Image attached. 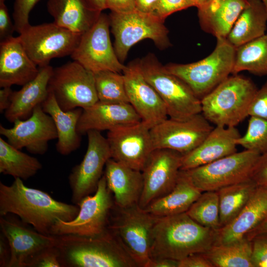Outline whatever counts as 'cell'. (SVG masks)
Returning a JSON list of instances; mask_svg holds the SVG:
<instances>
[{"label":"cell","mask_w":267,"mask_h":267,"mask_svg":"<svg viewBox=\"0 0 267 267\" xmlns=\"http://www.w3.org/2000/svg\"><path fill=\"white\" fill-rule=\"evenodd\" d=\"M79 207L57 201L41 190L28 187L19 178L10 185L0 182V215H17L23 222L32 225L36 230L50 234L59 220H74Z\"/></svg>","instance_id":"6da1fadb"},{"label":"cell","mask_w":267,"mask_h":267,"mask_svg":"<svg viewBox=\"0 0 267 267\" xmlns=\"http://www.w3.org/2000/svg\"><path fill=\"white\" fill-rule=\"evenodd\" d=\"M217 230L204 227L186 213L159 217L154 227L150 259L179 261L195 253H204L216 244Z\"/></svg>","instance_id":"7a4b0ae2"},{"label":"cell","mask_w":267,"mask_h":267,"mask_svg":"<svg viewBox=\"0 0 267 267\" xmlns=\"http://www.w3.org/2000/svg\"><path fill=\"white\" fill-rule=\"evenodd\" d=\"M55 246L62 267H137L109 228L95 236L56 235Z\"/></svg>","instance_id":"3957f363"},{"label":"cell","mask_w":267,"mask_h":267,"mask_svg":"<svg viewBox=\"0 0 267 267\" xmlns=\"http://www.w3.org/2000/svg\"><path fill=\"white\" fill-rule=\"evenodd\" d=\"M258 89L248 78L229 76L201 99V113L216 126L236 127L249 116Z\"/></svg>","instance_id":"277c9868"},{"label":"cell","mask_w":267,"mask_h":267,"mask_svg":"<svg viewBox=\"0 0 267 267\" xmlns=\"http://www.w3.org/2000/svg\"><path fill=\"white\" fill-rule=\"evenodd\" d=\"M235 52L236 48L226 39L217 38L214 50L202 60L164 67L185 82L201 100L232 74Z\"/></svg>","instance_id":"5b68a950"},{"label":"cell","mask_w":267,"mask_h":267,"mask_svg":"<svg viewBox=\"0 0 267 267\" xmlns=\"http://www.w3.org/2000/svg\"><path fill=\"white\" fill-rule=\"evenodd\" d=\"M159 217L138 203L121 207L114 203L108 228L117 235L137 267H146L150 260L153 232Z\"/></svg>","instance_id":"8992f818"},{"label":"cell","mask_w":267,"mask_h":267,"mask_svg":"<svg viewBox=\"0 0 267 267\" xmlns=\"http://www.w3.org/2000/svg\"><path fill=\"white\" fill-rule=\"evenodd\" d=\"M142 72L164 101L169 118L184 120L201 113V100L189 87L167 71L153 54L139 61Z\"/></svg>","instance_id":"52a82bcc"},{"label":"cell","mask_w":267,"mask_h":267,"mask_svg":"<svg viewBox=\"0 0 267 267\" xmlns=\"http://www.w3.org/2000/svg\"><path fill=\"white\" fill-rule=\"evenodd\" d=\"M111 32L115 37L114 50L123 62L134 44L145 39L152 40L160 48L170 45L169 31L164 20L137 9L126 12L111 11L109 15Z\"/></svg>","instance_id":"ba28073f"},{"label":"cell","mask_w":267,"mask_h":267,"mask_svg":"<svg viewBox=\"0 0 267 267\" xmlns=\"http://www.w3.org/2000/svg\"><path fill=\"white\" fill-rule=\"evenodd\" d=\"M114 203L113 194L107 186L103 174L93 195L85 197L79 203L80 209L77 216L71 221H57L51 228L50 234L89 237L100 235L109 228Z\"/></svg>","instance_id":"9c48e42d"},{"label":"cell","mask_w":267,"mask_h":267,"mask_svg":"<svg viewBox=\"0 0 267 267\" xmlns=\"http://www.w3.org/2000/svg\"><path fill=\"white\" fill-rule=\"evenodd\" d=\"M48 90L64 111L85 109L98 101L94 73L74 60L53 68Z\"/></svg>","instance_id":"30bf717a"},{"label":"cell","mask_w":267,"mask_h":267,"mask_svg":"<svg viewBox=\"0 0 267 267\" xmlns=\"http://www.w3.org/2000/svg\"><path fill=\"white\" fill-rule=\"evenodd\" d=\"M260 154L244 149L208 164L181 171L202 192L220 189L250 178Z\"/></svg>","instance_id":"8fae6325"},{"label":"cell","mask_w":267,"mask_h":267,"mask_svg":"<svg viewBox=\"0 0 267 267\" xmlns=\"http://www.w3.org/2000/svg\"><path fill=\"white\" fill-rule=\"evenodd\" d=\"M81 35L53 22L30 25L17 38L30 58L41 67L49 65L53 58L71 55Z\"/></svg>","instance_id":"7c38bea8"},{"label":"cell","mask_w":267,"mask_h":267,"mask_svg":"<svg viewBox=\"0 0 267 267\" xmlns=\"http://www.w3.org/2000/svg\"><path fill=\"white\" fill-rule=\"evenodd\" d=\"M109 26V16L101 12L92 26L81 35L71 58L93 73L102 71L123 73L126 66L119 60L112 45Z\"/></svg>","instance_id":"4fadbf2b"},{"label":"cell","mask_w":267,"mask_h":267,"mask_svg":"<svg viewBox=\"0 0 267 267\" xmlns=\"http://www.w3.org/2000/svg\"><path fill=\"white\" fill-rule=\"evenodd\" d=\"M100 132H87L86 154L81 162L73 168L68 177L72 201L78 206L83 198L96 191L106 163L111 158L107 138Z\"/></svg>","instance_id":"5bb4252c"},{"label":"cell","mask_w":267,"mask_h":267,"mask_svg":"<svg viewBox=\"0 0 267 267\" xmlns=\"http://www.w3.org/2000/svg\"><path fill=\"white\" fill-rule=\"evenodd\" d=\"M214 127L198 114L184 120L168 118L150 129L154 149H168L185 155L198 146Z\"/></svg>","instance_id":"9a60e30c"},{"label":"cell","mask_w":267,"mask_h":267,"mask_svg":"<svg viewBox=\"0 0 267 267\" xmlns=\"http://www.w3.org/2000/svg\"><path fill=\"white\" fill-rule=\"evenodd\" d=\"M181 154L158 148L150 154L141 171L143 185L138 205L145 209L174 187L180 171Z\"/></svg>","instance_id":"2e32d148"},{"label":"cell","mask_w":267,"mask_h":267,"mask_svg":"<svg viewBox=\"0 0 267 267\" xmlns=\"http://www.w3.org/2000/svg\"><path fill=\"white\" fill-rule=\"evenodd\" d=\"M151 127L141 121L108 131L107 140L111 158L134 169L141 171L154 150Z\"/></svg>","instance_id":"e0dca14e"},{"label":"cell","mask_w":267,"mask_h":267,"mask_svg":"<svg viewBox=\"0 0 267 267\" xmlns=\"http://www.w3.org/2000/svg\"><path fill=\"white\" fill-rule=\"evenodd\" d=\"M0 134L14 147L20 150L25 148L31 153L38 155L45 154L48 142L57 138L54 122L41 105L36 106L27 119L15 120L11 128L0 125Z\"/></svg>","instance_id":"ac0fdd59"},{"label":"cell","mask_w":267,"mask_h":267,"mask_svg":"<svg viewBox=\"0 0 267 267\" xmlns=\"http://www.w3.org/2000/svg\"><path fill=\"white\" fill-rule=\"evenodd\" d=\"M123 74L129 102L142 121L152 128L169 118L164 101L145 78L139 61L130 63Z\"/></svg>","instance_id":"d6986e66"},{"label":"cell","mask_w":267,"mask_h":267,"mask_svg":"<svg viewBox=\"0 0 267 267\" xmlns=\"http://www.w3.org/2000/svg\"><path fill=\"white\" fill-rule=\"evenodd\" d=\"M0 227L10 248L8 267H30L42 252L56 245V236L32 230L14 219L0 216Z\"/></svg>","instance_id":"ffe728a7"},{"label":"cell","mask_w":267,"mask_h":267,"mask_svg":"<svg viewBox=\"0 0 267 267\" xmlns=\"http://www.w3.org/2000/svg\"><path fill=\"white\" fill-rule=\"evenodd\" d=\"M141 119L130 103H108L98 101L83 111L77 132L85 135L90 130L110 131L137 124Z\"/></svg>","instance_id":"44dd1931"},{"label":"cell","mask_w":267,"mask_h":267,"mask_svg":"<svg viewBox=\"0 0 267 267\" xmlns=\"http://www.w3.org/2000/svg\"><path fill=\"white\" fill-rule=\"evenodd\" d=\"M240 136L236 127H214L198 146L182 155L180 171L205 165L236 152Z\"/></svg>","instance_id":"7402d4cb"},{"label":"cell","mask_w":267,"mask_h":267,"mask_svg":"<svg viewBox=\"0 0 267 267\" xmlns=\"http://www.w3.org/2000/svg\"><path fill=\"white\" fill-rule=\"evenodd\" d=\"M39 68L17 37L0 43V87L23 86L33 80Z\"/></svg>","instance_id":"603a6c76"},{"label":"cell","mask_w":267,"mask_h":267,"mask_svg":"<svg viewBox=\"0 0 267 267\" xmlns=\"http://www.w3.org/2000/svg\"><path fill=\"white\" fill-rule=\"evenodd\" d=\"M267 217V188L257 186L244 208L230 223L217 230L215 244L245 238Z\"/></svg>","instance_id":"cb8c5ba5"},{"label":"cell","mask_w":267,"mask_h":267,"mask_svg":"<svg viewBox=\"0 0 267 267\" xmlns=\"http://www.w3.org/2000/svg\"><path fill=\"white\" fill-rule=\"evenodd\" d=\"M39 68V72L33 80L20 89L12 91L10 105L4 112L8 122L13 123L17 119H27L35 108L41 105L47 98L48 82L53 68L49 65Z\"/></svg>","instance_id":"d4e9b609"},{"label":"cell","mask_w":267,"mask_h":267,"mask_svg":"<svg viewBox=\"0 0 267 267\" xmlns=\"http://www.w3.org/2000/svg\"><path fill=\"white\" fill-rule=\"evenodd\" d=\"M248 0H207L197 7L202 29L216 38L226 39Z\"/></svg>","instance_id":"484cf974"},{"label":"cell","mask_w":267,"mask_h":267,"mask_svg":"<svg viewBox=\"0 0 267 267\" xmlns=\"http://www.w3.org/2000/svg\"><path fill=\"white\" fill-rule=\"evenodd\" d=\"M104 171L114 203L121 207L138 203L143 185L141 171L110 158Z\"/></svg>","instance_id":"4316f807"},{"label":"cell","mask_w":267,"mask_h":267,"mask_svg":"<svg viewBox=\"0 0 267 267\" xmlns=\"http://www.w3.org/2000/svg\"><path fill=\"white\" fill-rule=\"evenodd\" d=\"M41 106L54 122L57 134V151L61 155H68L78 149L81 145L82 135L78 133L77 128L83 109L62 110L53 94L49 91L47 98Z\"/></svg>","instance_id":"83f0119b"},{"label":"cell","mask_w":267,"mask_h":267,"mask_svg":"<svg viewBox=\"0 0 267 267\" xmlns=\"http://www.w3.org/2000/svg\"><path fill=\"white\" fill-rule=\"evenodd\" d=\"M46 6L54 23L81 35L92 26L101 12L91 8L84 0H48Z\"/></svg>","instance_id":"f1b7e54d"},{"label":"cell","mask_w":267,"mask_h":267,"mask_svg":"<svg viewBox=\"0 0 267 267\" xmlns=\"http://www.w3.org/2000/svg\"><path fill=\"white\" fill-rule=\"evenodd\" d=\"M267 9L262 0H248L226 40L236 48L266 34Z\"/></svg>","instance_id":"f546056e"},{"label":"cell","mask_w":267,"mask_h":267,"mask_svg":"<svg viewBox=\"0 0 267 267\" xmlns=\"http://www.w3.org/2000/svg\"><path fill=\"white\" fill-rule=\"evenodd\" d=\"M201 193L202 192L180 171L174 188L144 209L157 217L185 213Z\"/></svg>","instance_id":"4dcf8cb0"},{"label":"cell","mask_w":267,"mask_h":267,"mask_svg":"<svg viewBox=\"0 0 267 267\" xmlns=\"http://www.w3.org/2000/svg\"><path fill=\"white\" fill-rule=\"evenodd\" d=\"M257 187L255 183L248 178L217 191L219 200L221 228L230 223L237 217Z\"/></svg>","instance_id":"1f68e13d"},{"label":"cell","mask_w":267,"mask_h":267,"mask_svg":"<svg viewBox=\"0 0 267 267\" xmlns=\"http://www.w3.org/2000/svg\"><path fill=\"white\" fill-rule=\"evenodd\" d=\"M36 158L22 152L0 138V173L27 180L42 168Z\"/></svg>","instance_id":"d6a6232c"},{"label":"cell","mask_w":267,"mask_h":267,"mask_svg":"<svg viewBox=\"0 0 267 267\" xmlns=\"http://www.w3.org/2000/svg\"><path fill=\"white\" fill-rule=\"evenodd\" d=\"M203 254L214 267H254L252 241L246 237L230 243L215 244Z\"/></svg>","instance_id":"836d02e7"},{"label":"cell","mask_w":267,"mask_h":267,"mask_svg":"<svg viewBox=\"0 0 267 267\" xmlns=\"http://www.w3.org/2000/svg\"><path fill=\"white\" fill-rule=\"evenodd\" d=\"M244 71L267 76V33L236 48L232 74Z\"/></svg>","instance_id":"e575fe53"},{"label":"cell","mask_w":267,"mask_h":267,"mask_svg":"<svg viewBox=\"0 0 267 267\" xmlns=\"http://www.w3.org/2000/svg\"><path fill=\"white\" fill-rule=\"evenodd\" d=\"M185 213L204 227L215 230L221 228L219 200L217 191L202 192Z\"/></svg>","instance_id":"d590c367"},{"label":"cell","mask_w":267,"mask_h":267,"mask_svg":"<svg viewBox=\"0 0 267 267\" xmlns=\"http://www.w3.org/2000/svg\"><path fill=\"white\" fill-rule=\"evenodd\" d=\"M98 100L108 103H129L124 75L111 71L94 73Z\"/></svg>","instance_id":"8d00e7d4"},{"label":"cell","mask_w":267,"mask_h":267,"mask_svg":"<svg viewBox=\"0 0 267 267\" xmlns=\"http://www.w3.org/2000/svg\"><path fill=\"white\" fill-rule=\"evenodd\" d=\"M245 134L237 141L246 150L256 152L260 154L267 152V119L249 116Z\"/></svg>","instance_id":"74e56055"},{"label":"cell","mask_w":267,"mask_h":267,"mask_svg":"<svg viewBox=\"0 0 267 267\" xmlns=\"http://www.w3.org/2000/svg\"><path fill=\"white\" fill-rule=\"evenodd\" d=\"M40 0H15L12 17L15 32L20 34L30 24L29 19L31 11Z\"/></svg>","instance_id":"f35d334b"},{"label":"cell","mask_w":267,"mask_h":267,"mask_svg":"<svg viewBox=\"0 0 267 267\" xmlns=\"http://www.w3.org/2000/svg\"><path fill=\"white\" fill-rule=\"evenodd\" d=\"M198 5L196 0H158L152 14L165 20L174 12Z\"/></svg>","instance_id":"ab89813d"},{"label":"cell","mask_w":267,"mask_h":267,"mask_svg":"<svg viewBox=\"0 0 267 267\" xmlns=\"http://www.w3.org/2000/svg\"><path fill=\"white\" fill-rule=\"evenodd\" d=\"M251 241L254 267H267V234L258 235Z\"/></svg>","instance_id":"60d3db41"},{"label":"cell","mask_w":267,"mask_h":267,"mask_svg":"<svg viewBox=\"0 0 267 267\" xmlns=\"http://www.w3.org/2000/svg\"><path fill=\"white\" fill-rule=\"evenodd\" d=\"M249 116L267 119V81L256 91L249 109Z\"/></svg>","instance_id":"b9f144b4"},{"label":"cell","mask_w":267,"mask_h":267,"mask_svg":"<svg viewBox=\"0 0 267 267\" xmlns=\"http://www.w3.org/2000/svg\"><path fill=\"white\" fill-rule=\"evenodd\" d=\"M30 267H62L58 248L54 246L45 249L36 257Z\"/></svg>","instance_id":"7bdbcfd3"},{"label":"cell","mask_w":267,"mask_h":267,"mask_svg":"<svg viewBox=\"0 0 267 267\" xmlns=\"http://www.w3.org/2000/svg\"><path fill=\"white\" fill-rule=\"evenodd\" d=\"M250 178L257 186L267 188V152L259 156L252 169Z\"/></svg>","instance_id":"ee69618b"},{"label":"cell","mask_w":267,"mask_h":267,"mask_svg":"<svg viewBox=\"0 0 267 267\" xmlns=\"http://www.w3.org/2000/svg\"><path fill=\"white\" fill-rule=\"evenodd\" d=\"M15 31L5 3H0V43L9 40Z\"/></svg>","instance_id":"f6af8a7d"},{"label":"cell","mask_w":267,"mask_h":267,"mask_svg":"<svg viewBox=\"0 0 267 267\" xmlns=\"http://www.w3.org/2000/svg\"><path fill=\"white\" fill-rule=\"evenodd\" d=\"M178 267H214V266L203 253H195L179 261Z\"/></svg>","instance_id":"bcb514c9"},{"label":"cell","mask_w":267,"mask_h":267,"mask_svg":"<svg viewBox=\"0 0 267 267\" xmlns=\"http://www.w3.org/2000/svg\"><path fill=\"white\" fill-rule=\"evenodd\" d=\"M106 7L112 12H126L136 9L135 0H106Z\"/></svg>","instance_id":"7dc6e473"},{"label":"cell","mask_w":267,"mask_h":267,"mask_svg":"<svg viewBox=\"0 0 267 267\" xmlns=\"http://www.w3.org/2000/svg\"><path fill=\"white\" fill-rule=\"evenodd\" d=\"M11 257V250L5 236L0 234V267H8Z\"/></svg>","instance_id":"c3c4849f"},{"label":"cell","mask_w":267,"mask_h":267,"mask_svg":"<svg viewBox=\"0 0 267 267\" xmlns=\"http://www.w3.org/2000/svg\"><path fill=\"white\" fill-rule=\"evenodd\" d=\"M0 90V112L4 111L8 108L10 103V96L13 90L11 87L1 88Z\"/></svg>","instance_id":"681fc988"},{"label":"cell","mask_w":267,"mask_h":267,"mask_svg":"<svg viewBox=\"0 0 267 267\" xmlns=\"http://www.w3.org/2000/svg\"><path fill=\"white\" fill-rule=\"evenodd\" d=\"M158 0H135L136 9L152 14Z\"/></svg>","instance_id":"f907efd6"},{"label":"cell","mask_w":267,"mask_h":267,"mask_svg":"<svg viewBox=\"0 0 267 267\" xmlns=\"http://www.w3.org/2000/svg\"><path fill=\"white\" fill-rule=\"evenodd\" d=\"M178 261L168 258L151 259L146 267H178Z\"/></svg>","instance_id":"816d5d0a"},{"label":"cell","mask_w":267,"mask_h":267,"mask_svg":"<svg viewBox=\"0 0 267 267\" xmlns=\"http://www.w3.org/2000/svg\"><path fill=\"white\" fill-rule=\"evenodd\" d=\"M264 234H267V217L245 237L251 240L255 237Z\"/></svg>","instance_id":"f5cc1de1"},{"label":"cell","mask_w":267,"mask_h":267,"mask_svg":"<svg viewBox=\"0 0 267 267\" xmlns=\"http://www.w3.org/2000/svg\"><path fill=\"white\" fill-rule=\"evenodd\" d=\"M92 9L101 12L107 9L106 0H84Z\"/></svg>","instance_id":"db71d44e"},{"label":"cell","mask_w":267,"mask_h":267,"mask_svg":"<svg viewBox=\"0 0 267 267\" xmlns=\"http://www.w3.org/2000/svg\"><path fill=\"white\" fill-rule=\"evenodd\" d=\"M198 3H199V5L202 3V2H204V1H206L207 0H196Z\"/></svg>","instance_id":"11a10c76"},{"label":"cell","mask_w":267,"mask_h":267,"mask_svg":"<svg viewBox=\"0 0 267 267\" xmlns=\"http://www.w3.org/2000/svg\"><path fill=\"white\" fill-rule=\"evenodd\" d=\"M267 9V0H262Z\"/></svg>","instance_id":"9f6ffc18"},{"label":"cell","mask_w":267,"mask_h":267,"mask_svg":"<svg viewBox=\"0 0 267 267\" xmlns=\"http://www.w3.org/2000/svg\"><path fill=\"white\" fill-rule=\"evenodd\" d=\"M5 0H0V3H4Z\"/></svg>","instance_id":"6f0895ef"}]
</instances>
